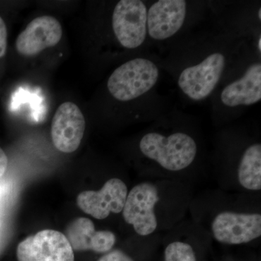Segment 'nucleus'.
I'll return each mask as SVG.
<instances>
[{
	"label": "nucleus",
	"instance_id": "obj_1",
	"mask_svg": "<svg viewBox=\"0 0 261 261\" xmlns=\"http://www.w3.org/2000/svg\"><path fill=\"white\" fill-rule=\"evenodd\" d=\"M142 153L159 164L165 170L180 171L195 161L197 147L192 137L182 132L163 135L149 132L140 142Z\"/></svg>",
	"mask_w": 261,
	"mask_h": 261
},
{
	"label": "nucleus",
	"instance_id": "obj_2",
	"mask_svg": "<svg viewBox=\"0 0 261 261\" xmlns=\"http://www.w3.org/2000/svg\"><path fill=\"white\" fill-rule=\"evenodd\" d=\"M160 71L153 62L137 58L123 63L113 71L108 88L115 99L126 102L143 95L157 83Z\"/></svg>",
	"mask_w": 261,
	"mask_h": 261
},
{
	"label": "nucleus",
	"instance_id": "obj_3",
	"mask_svg": "<svg viewBox=\"0 0 261 261\" xmlns=\"http://www.w3.org/2000/svg\"><path fill=\"white\" fill-rule=\"evenodd\" d=\"M159 200V189L151 182L139 184L128 192L122 214L127 224L140 236H149L157 229L154 209Z\"/></svg>",
	"mask_w": 261,
	"mask_h": 261
},
{
	"label": "nucleus",
	"instance_id": "obj_4",
	"mask_svg": "<svg viewBox=\"0 0 261 261\" xmlns=\"http://www.w3.org/2000/svg\"><path fill=\"white\" fill-rule=\"evenodd\" d=\"M18 261H75L73 250L64 233L45 229L29 236L17 247Z\"/></svg>",
	"mask_w": 261,
	"mask_h": 261
},
{
	"label": "nucleus",
	"instance_id": "obj_5",
	"mask_svg": "<svg viewBox=\"0 0 261 261\" xmlns=\"http://www.w3.org/2000/svg\"><path fill=\"white\" fill-rule=\"evenodd\" d=\"M147 10L140 0H121L113 10V32L123 47L135 49L147 37Z\"/></svg>",
	"mask_w": 261,
	"mask_h": 261
},
{
	"label": "nucleus",
	"instance_id": "obj_6",
	"mask_svg": "<svg viewBox=\"0 0 261 261\" xmlns=\"http://www.w3.org/2000/svg\"><path fill=\"white\" fill-rule=\"evenodd\" d=\"M224 67V56L213 53L199 64L185 68L178 77V87L192 100H202L216 88Z\"/></svg>",
	"mask_w": 261,
	"mask_h": 261
},
{
	"label": "nucleus",
	"instance_id": "obj_7",
	"mask_svg": "<svg viewBox=\"0 0 261 261\" xmlns=\"http://www.w3.org/2000/svg\"><path fill=\"white\" fill-rule=\"evenodd\" d=\"M211 231L216 241L225 245L250 243L261 236V215L224 211L215 216Z\"/></svg>",
	"mask_w": 261,
	"mask_h": 261
},
{
	"label": "nucleus",
	"instance_id": "obj_8",
	"mask_svg": "<svg viewBox=\"0 0 261 261\" xmlns=\"http://www.w3.org/2000/svg\"><path fill=\"white\" fill-rule=\"evenodd\" d=\"M126 184L118 178L108 180L98 191L87 190L79 194L76 202L81 210L97 219L111 214H120L128 195Z\"/></svg>",
	"mask_w": 261,
	"mask_h": 261
},
{
	"label": "nucleus",
	"instance_id": "obj_9",
	"mask_svg": "<svg viewBox=\"0 0 261 261\" xmlns=\"http://www.w3.org/2000/svg\"><path fill=\"white\" fill-rule=\"evenodd\" d=\"M86 122L78 106L71 102L58 108L51 128L53 145L58 150L71 153L80 147L84 135Z\"/></svg>",
	"mask_w": 261,
	"mask_h": 261
},
{
	"label": "nucleus",
	"instance_id": "obj_10",
	"mask_svg": "<svg viewBox=\"0 0 261 261\" xmlns=\"http://www.w3.org/2000/svg\"><path fill=\"white\" fill-rule=\"evenodd\" d=\"M62 34L63 29L60 22L50 15H43L34 19L19 34L15 47L22 56H36L58 44Z\"/></svg>",
	"mask_w": 261,
	"mask_h": 261
},
{
	"label": "nucleus",
	"instance_id": "obj_11",
	"mask_svg": "<svg viewBox=\"0 0 261 261\" xmlns=\"http://www.w3.org/2000/svg\"><path fill=\"white\" fill-rule=\"evenodd\" d=\"M187 3L183 0H160L149 8L147 25L149 36L154 40L173 37L185 23Z\"/></svg>",
	"mask_w": 261,
	"mask_h": 261
},
{
	"label": "nucleus",
	"instance_id": "obj_12",
	"mask_svg": "<svg viewBox=\"0 0 261 261\" xmlns=\"http://www.w3.org/2000/svg\"><path fill=\"white\" fill-rule=\"evenodd\" d=\"M64 234L75 251L106 253L112 250L116 241L112 231H97L92 220L84 217L73 220L66 226Z\"/></svg>",
	"mask_w": 261,
	"mask_h": 261
},
{
	"label": "nucleus",
	"instance_id": "obj_13",
	"mask_svg": "<svg viewBox=\"0 0 261 261\" xmlns=\"http://www.w3.org/2000/svg\"><path fill=\"white\" fill-rule=\"evenodd\" d=\"M223 104L228 107L252 106L261 99V65H250L240 80L226 86L221 94Z\"/></svg>",
	"mask_w": 261,
	"mask_h": 261
},
{
	"label": "nucleus",
	"instance_id": "obj_14",
	"mask_svg": "<svg viewBox=\"0 0 261 261\" xmlns=\"http://www.w3.org/2000/svg\"><path fill=\"white\" fill-rule=\"evenodd\" d=\"M239 184L250 191L261 190V145L249 146L243 152L238 168Z\"/></svg>",
	"mask_w": 261,
	"mask_h": 261
},
{
	"label": "nucleus",
	"instance_id": "obj_15",
	"mask_svg": "<svg viewBox=\"0 0 261 261\" xmlns=\"http://www.w3.org/2000/svg\"><path fill=\"white\" fill-rule=\"evenodd\" d=\"M164 261H197V257L191 245L176 241L170 243L165 249Z\"/></svg>",
	"mask_w": 261,
	"mask_h": 261
},
{
	"label": "nucleus",
	"instance_id": "obj_16",
	"mask_svg": "<svg viewBox=\"0 0 261 261\" xmlns=\"http://www.w3.org/2000/svg\"><path fill=\"white\" fill-rule=\"evenodd\" d=\"M97 261H134V260L124 252L120 250H114L106 252Z\"/></svg>",
	"mask_w": 261,
	"mask_h": 261
},
{
	"label": "nucleus",
	"instance_id": "obj_17",
	"mask_svg": "<svg viewBox=\"0 0 261 261\" xmlns=\"http://www.w3.org/2000/svg\"><path fill=\"white\" fill-rule=\"evenodd\" d=\"M8 45V32L4 20L0 17V58L6 54Z\"/></svg>",
	"mask_w": 261,
	"mask_h": 261
},
{
	"label": "nucleus",
	"instance_id": "obj_18",
	"mask_svg": "<svg viewBox=\"0 0 261 261\" xmlns=\"http://www.w3.org/2000/svg\"><path fill=\"white\" fill-rule=\"evenodd\" d=\"M8 159L3 149L0 147V178L4 176L8 168Z\"/></svg>",
	"mask_w": 261,
	"mask_h": 261
},
{
	"label": "nucleus",
	"instance_id": "obj_19",
	"mask_svg": "<svg viewBox=\"0 0 261 261\" xmlns=\"http://www.w3.org/2000/svg\"><path fill=\"white\" fill-rule=\"evenodd\" d=\"M257 48L259 51H261V37H259L258 42H257Z\"/></svg>",
	"mask_w": 261,
	"mask_h": 261
},
{
	"label": "nucleus",
	"instance_id": "obj_20",
	"mask_svg": "<svg viewBox=\"0 0 261 261\" xmlns=\"http://www.w3.org/2000/svg\"><path fill=\"white\" fill-rule=\"evenodd\" d=\"M259 20H261V8L259 9L258 11Z\"/></svg>",
	"mask_w": 261,
	"mask_h": 261
}]
</instances>
